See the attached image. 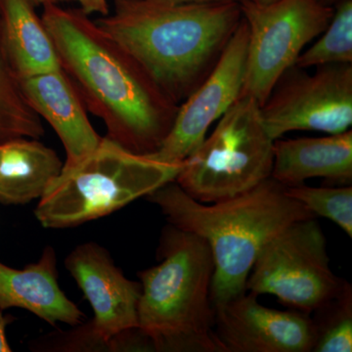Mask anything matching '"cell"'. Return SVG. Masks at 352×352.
Segmentation results:
<instances>
[{
  "mask_svg": "<svg viewBox=\"0 0 352 352\" xmlns=\"http://www.w3.org/2000/svg\"><path fill=\"white\" fill-rule=\"evenodd\" d=\"M57 153L38 139L0 142V204L25 205L41 199L63 168Z\"/></svg>",
  "mask_w": 352,
  "mask_h": 352,
  "instance_id": "obj_16",
  "label": "cell"
},
{
  "mask_svg": "<svg viewBox=\"0 0 352 352\" xmlns=\"http://www.w3.org/2000/svg\"><path fill=\"white\" fill-rule=\"evenodd\" d=\"M346 282L331 270L327 240L316 219H309L289 224L263 245L245 291L276 296L285 307L310 315Z\"/></svg>",
  "mask_w": 352,
  "mask_h": 352,
  "instance_id": "obj_7",
  "label": "cell"
},
{
  "mask_svg": "<svg viewBox=\"0 0 352 352\" xmlns=\"http://www.w3.org/2000/svg\"><path fill=\"white\" fill-rule=\"evenodd\" d=\"M64 264L94 310L87 323L90 332L103 351H110L113 338L138 328L141 284L127 279L110 252L97 243L78 245Z\"/></svg>",
  "mask_w": 352,
  "mask_h": 352,
  "instance_id": "obj_11",
  "label": "cell"
},
{
  "mask_svg": "<svg viewBox=\"0 0 352 352\" xmlns=\"http://www.w3.org/2000/svg\"><path fill=\"white\" fill-rule=\"evenodd\" d=\"M314 352L352 351V288L344 284L337 295L314 312Z\"/></svg>",
  "mask_w": 352,
  "mask_h": 352,
  "instance_id": "obj_19",
  "label": "cell"
},
{
  "mask_svg": "<svg viewBox=\"0 0 352 352\" xmlns=\"http://www.w3.org/2000/svg\"><path fill=\"white\" fill-rule=\"evenodd\" d=\"M250 1L254 2V3L258 4H267L271 3V2L277 1V0H250Z\"/></svg>",
  "mask_w": 352,
  "mask_h": 352,
  "instance_id": "obj_27",
  "label": "cell"
},
{
  "mask_svg": "<svg viewBox=\"0 0 352 352\" xmlns=\"http://www.w3.org/2000/svg\"><path fill=\"white\" fill-rule=\"evenodd\" d=\"M317 1L320 2V3L326 6L335 7L339 2L342 1V0H317Z\"/></svg>",
  "mask_w": 352,
  "mask_h": 352,
  "instance_id": "obj_26",
  "label": "cell"
},
{
  "mask_svg": "<svg viewBox=\"0 0 352 352\" xmlns=\"http://www.w3.org/2000/svg\"><path fill=\"white\" fill-rule=\"evenodd\" d=\"M248 41L249 28L243 18L212 73L180 104L163 144L146 156L161 163L179 164L196 151L210 127L242 94Z\"/></svg>",
  "mask_w": 352,
  "mask_h": 352,
  "instance_id": "obj_10",
  "label": "cell"
},
{
  "mask_svg": "<svg viewBox=\"0 0 352 352\" xmlns=\"http://www.w3.org/2000/svg\"><path fill=\"white\" fill-rule=\"evenodd\" d=\"M240 3L249 28L241 94L249 95L261 106L308 44L325 31L335 7L317 0H277L267 4L241 0Z\"/></svg>",
  "mask_w": 352,
  "mask_h": 352,
  "instance_id": "obj_8",
  "label": "cell"
},
{
  "mask_svg": "<svg viewBox=\"0 0 352 352\" xmlns=\"http://www.w3.org/2000/svg\"><path fill=\"white\" fill-rule=\"evenodd\" d=\"M31 107L56 132L66 151L63 166H72L100 144L85 104L63 69L19 80Z\"/></svg>",
  "mask_w": 352,
  "mask_h": 352,
  "instance_id": "obj_13",
  "label": "cell"
},
{
  "mask_svg": "<svg viewBox=\"0 0 352 352\" xmlns=\"http://www.w3.org/2000/svg\"><path fill=\"white\" fill-rule=\"evenodd\" d=\"M182 164L135 154L105 136L88 156L63 166L39 199L34 214L44 228L82 226L175 182Z\"/></svg>",
  "mask_w": 352,
  "mask_h": 352,
  "instance_id": "obj_5",
  "label": "cell"
},
{
  "mask_svg": "<svg viewBox=\"0 0 352 352\" xmlns=\"http://www.w3.org/2000/svg\"><path fill=\"white\" fill-rule=\"evenodd\" d=\"M168 223L207 242L214 261V307L245 293L248 277L263 245L289 224L316 219L272 177L232 198L204 204L175 182L146 197Z\"/></svg>",
  "mask_w": 352,
  "mask_h": 352,
  "instance_id": "obj_3",
  "label": "cell"
},
{
  "mask_svg": "<svg viewBox=\"0 0 352 352\" xmlns=\"http://www.w3.org/2000/svg\"><path fill=\"white\" fill-rule=\"evenodd\" d=\"M34 6H45V4L57 3L60 2L69 1V0H31Z\"/></svg>",
  "mask_w": 352,
  "mask_h": 352,
  "instance_id": "obj_25",
  "label": "cell"
},
{
  "mask_svg": "<svg viewBox=\"0 0 352 352\" xmlns=\"http://www.w3.org/2000/svg\"><path fill=\"white\" fill-rule=\"evenodd\" d=\"M287 195L300 201L315 217H326L352 238V187L285 186Z\"/></svg>",
  "mask_w": 352,
  "mask_h": 352,
  "instance_id": "obj_21",
  "label": "cell"
},
{
  "mask_svg": "<svg viewBox=\"0 0 352 352\" xmlns=\"http://www.w3.org/2000/svg\"><path fill=\"white\" fill-rule=\"evenodd\" d=\"M13 321V316H11V315H3L2 311H0V352L12 351L10 346H9L8 340H7L6 328Z\"/></svg>",
  "mask_w": 352,
  "mask_h": 352,
  "instance_id": "obj_23",
  "label": "cell"
},
{
  "mask_svg": "<svg viewBox=\"0 0 352 352\" xmlns=\"http://www.w3.org/2000/svg\"><path fill=\"white\" fill-rule=\"evenodd\" d=\"M274 141L264 126L258 102L241 94L183 162L175 182L204 204L239 195L271 177Z\"/></svg>",
  "mask_w": 352,
  "mask_h": 352,
  "instance_id": "obj_6",
  "label": "cell"
},
{
  "mask_svg": "<svg viewBox=\"0 0 352 352\" xmlns=\"http://www.w3.org/2000/svg\"><path fill=\"white\" fill-rule=\"evenodd\" d=\"M69 1L78 2L80 6V10L88 16L91 14H100L101 16H106L109 14L107 0H69Z\"/></svg>",
  "mask_w": 352,
  "mask_h": 352,
  "instance_id": "obj_22",
  "label": "cell"
},
{
  "mask_svg": "<svg viewBox=\"0 0 352 352\" xmlns=\"http://www.w3.org/2000/svg\"><path fill=\"white\" fill-rule=\"evenodd\" d=\"M150 1L166 4V6H178V4L219 3V2L241 1V0H150Z\"/></svg>",
  "mask_w": 352,
  "mask_h": 352,
  "instance_id": "obj_24",
  "label": "cell"
},
{
  "mask_svg": "<svg viewBox=\"0 0 352 352\" xmlns=\"http://www.w3.org/2000/svg\"><path fill=\"white\" fill-rule=\"evenodd\" d=\"M160 263L138 272V329L154 351L224 352L214 332V261L205 240L173 224L164 228Z\"/></svg>",
  "mask_w": 352,
  "mask_h": 352,
  "instance_id": "obj_4",
  "label": "cell"
},
{
  "mask_svg": "<svg viewBox=\"0 0 352 352\" xmlns=\"http://www.w3.org/2000/svg\"><path fill=\"white\" fill-rule=\"evenodd\" d=\"M242 20L240 1L115 0L113 13L95 22L180 105L212 73Z\"/></svg>",
  "mask_w": 352,
  "mask_h": 352,
  "instance_id": "obj_2",
  "label": "cell"
},
{
  "mask_svg": "<svg viewBox=\"0 0 352 352\" xmlns=\"http://www.w3.org/2000/svg\"><path fill=\"white\" fill-rule=\"evenodd\" d=\"M44 135L41 118L25 98L7 52L0 17V142Z\"/></svg>",
  "mask_w": 352,
  "mask_h": 352,
  "instance_id": "obj_18",
  "label": "cell"
},
{
  "mask_svg": "<svg viewBox=\"0 0 352 352\" xmlns=\"http://www.w3.org/2000/svg\"><path fill=\"white\" fill-rule=\"evenodd\" d=\"M318 38L302 51L296 66L308 69L324 65L352 64V0H342L335 6L332 21Z\"/></svg>",
  "mask_w": 352,
  "mask_h": 352,
  "instance_id": "obj_20",
  "label": "cell"
},
{
  "mask_svg": "<svg viewBox=\"0 0 352 352\" xmlns=\"http://www.w3.org/2000/svg\"><path fill=\"white\" fill-rule=\"evenodd\" d=\"M0 17L9 59L19 80L62 69L31 0H0Z\"/></svg>",
  "mask_w": 352,
  "mask_h": 352,
  "instance_id": "obj_17",
  "label": "cell"
},
{
  "mask_svg": "<svg viewBox=\"0 0 352 352\" xmlns=\"http://www.w3.org/2000/svg\"><path fill=\"white\" fill-rule=\"evenodd\" d=\"M57 256L47 245L36 263L23 270L9 267L0 261V311L17 307L56 326H78L85 314L66 296L58 282Z\"/></svg>",
  "mask_w": 352,
  "mask_h": 352,
  "instance_id": "obj_14",
  "label": "cell"
},
{
  "mask_svg": "<svg viewBox=\"0 0 352 352\" xmlns=\"http://www.w3.org/2000/svg\"><path fill=\"white\" fill-rule=\"evenodd\" d=\"M271 177L284 186L323 178L331 186L352 182V131L322 138L276 139Z\"/></svg>",
  "mask_w": 352,
  "mask_h": 352,
  "instance_id": "obj_15",
  "label": "cell"
},
{
  "mask_svg": "<svg viewBox=\"0 0 352 352\" xmlns=\"http://www.w3.org/2000/svg\"><path fill=\"white\" fill-rule=\"evenodd\" d=\"M245 292L214 307V332L224 352H311V317L264 307Z\"/></svg>",
  "mask_w": 352,
  "mask_h": 352,
  "instance_id": "obj_12",
  "label": "cell"
},
{
  "mask_svg": "<svg viewBox=\"0 0 352 352\" xmlns=\"http://www.w3.org/2000/svg\"><path fill=\"white\" fill-rule=\"evenodd\" d=\"M314 73L294 65L277 80L261 106L273 140L292 131L342 133L352 124V64L316 67Z\"/></svg>",
  "mask_w": 352,
  "mask_h": 352,
  "instance_id": "obj_9",
  "label": "cell"
},
{
  "mask_svg": "<svg viewBox=\"0 0 352 352\" xmlns=\"http://www.w3.org/2000/svg\"><path fill=\"white\" fill-rule=\"evenodd\" d=\"M65 72L106 138L138 155L157 152L179 105L144 68L80 9L43 6L41 16Z\"/></svg>",
  "mask_w": 352,
  "mask_h": 352,
  "instance_id": "obj_1",
  "label": "cell"
}]
</instances>
